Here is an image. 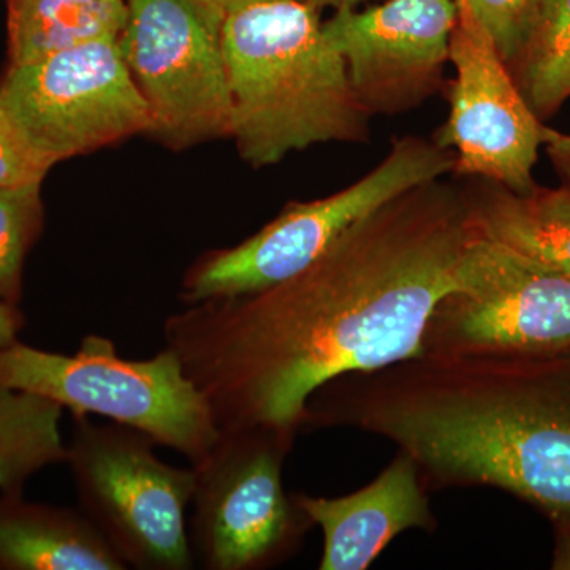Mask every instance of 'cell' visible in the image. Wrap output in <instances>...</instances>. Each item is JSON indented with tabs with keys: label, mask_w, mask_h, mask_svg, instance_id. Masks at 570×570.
Masks as SVG:
<instances>
[{
	"label": "cell",
	"mask_w": 570,
	"mask_h": 570,
	"mask_svg": "<svg viewBox=\"0 0 570 570\" xmlns=\"http://www.w3.org/2000/svg\"><path fill=\"white\" fill-rule=\"evenodd\" d=\"M474 236L466 194L423 184L348 227L298 275L171 314L165 347L220 430L296 434L328 382L420 355Z\"/></svg>",
	"instance_id": "cell-1"
},
{
	"label": "cell",
	"mask_w": 570,
	"mask_h": 570,
	"mask_svg": "<svg viewBox=\"0 0 570 570\" xmlns=\"http://www.w3.org/2000/svg\"><path fill=\"white\" fill-rule=\"evenodd\" d=\"M305 426L376 434L428 491L491 487L570 527V352L417 355L347 374L311 396Z\"/></svg>",
	"instance_id": "cell-2"
},
{
	"label": "cell",
	"mask_w": 570,
	"mask_h": 570,
	"mask_svg": "<svg viewBox=\"0 0 570 570\" xmlns=\"http://www.w3.org/2000/svg\"><path fill=\"white\" fill-rule=\"evenodd\" d=\"M232 137L254 168L324 142H367L371 115L307 0H253L224 24Z\"/></svg>",
	"instance_id": "cell-3"
},
{
	"label": "cell",
	"mask_w": 570,
	"mask_h": 570,
	"mask_svg": "<svg viewBox=\"0 0 570 570\" xmlns=\"http://www.w3.org/2000/svg\"><path fill=\"white\" fill-rule=\"evenodd\" d=\"M0 387L47 397L71 415H100L134 428L197 463L220 434L212 406L164 347L146 360L119 356L102 335H86L75 355L13 341L0 347Z\"/></svg>",
	"instance_id": "cell-4"
},
{
	"label": "cell",
	"mask_w": 570,
	"mask_h": 570,
	"mask_svg": "<svg viewBox=\"0 0 570 570\" xmlns=\"http://www.w3.org/2000/svg\"><path fill=\"white\" fill-rule=\"evenodd\" d=\"M67 445L81 512L92 521L127 568L190 570L186 513L194 469L165 463L141 431L121 423H94L73 415Z\"/></svg>",
	"instance_id": "cell-5"
},
{
	"label": "cell",
	"mask_w": 570,
	"mask_h": 570,
	"mask_svg": "<svg viewBox=\"0 0 570 570\" xmlns=\"http://www.w3.org/2000/svg\"><path fill=\"white\" fill-rule=\"evenodd\" d=\"M455 170V154L436 140L396 138L374 170L346 189L292 202L272 223L234 247L198 258L183 281L186 305L253 294L298 275L348 227L414 187Z\"/></svg>",
	"instance_id": "cell-6"
},
{
	"label": "cell",
	"mask_w": 570,
	"mask_h": 570,
	"mask_svg": "<svg viewBox=\"0 0 570 570\" xmlns=\"http://www.w3.org/2000/svg\"><path fill=\"white\" fill-rule=\"evenodd\" d=\"M295 436L266 428L220 430L193 464L189 539L202 568L268 569L298 550L313 523L284 490V460Z\"/></svg>",
	"instance_id": "cell-7"
},
{
	"label": "cell",
	"mask_w": 570,
	"mask_h": 570,
	"mask_svg": "<svg viewBox=\"0 0 570 570\" xmlns=\"http://www.w3.org/2000/svg\"><path fill=\"white\" fill-rule=\"evenodd\" d=\"M220 0H129L119 48L151 115V135L174 149L232 137V94Z\"/></svg>",
	"instance_id": "cell-8"
},
{
	"label": "cell",
	"mask_w": 570,
	"mask_h": 570,
	"mask_svg": "<svg viewBox=\"0 0 570 570\" xmlns=\"http://www.w3.org/2000/svg\"><path fill=\"white\" fill-rule=\"evenodd\" d=\"M570 352V279L475 232L459 284L434 307L420 355Z\"/></svg>",
	"instance_id": "cell-9"
},
{
	"label": "cell",
	"mask_w": 570,
	"mask_h": 570,
	"mask_svg": "<svg viewBox=\"0 0 570 570\" xmlns=\"http://www.w3.org/2000/svg\"><path fill=\"white\" fill-rule=\"evenodd\" d=\"M118 39L10 66L0 81V108L52 165L151 132Z\"/></svg>",
	"instance_id": "cell-10"
},
{
	"label": "cell",
	"mask_w": 570,
	"mask_h": 570,
	"mask_svg": "<svg viewBox=\"0 0 570 570\" xmlns=\"http://www.w3.org/2000/svg\"><path fill=\"white\" fill-rule=\"evenodd\" d=\"M455 2L449 52L455 78L436 141L455 154L453 174L528 193L535 186L532 171L546 126L474 11L464 0Z\"/></svg>",
	"instance_id": "cell-11"
},
{
	"label": "cell",
	"mask_w": 570,
	"mask_h": 570,
	"mask_svg": "<svg viewBox=\"0 0 570 570\" xmlns=\"http://www.w3.org/2000/svg\"><path fill=\"white\" fill-rule=\"evenodd\" d=\"M455 21V0H389L365 11L336 10L324 32L363 107L373 116L400 115L444 85Z\"/></svg>",
	"instance_id": "cell-12"
},
{
	"label": "cell",
	"mask_w": 570,
	"mask_h": 570,
	"mask_svg": "<svg viewBox=\"0 0 570 570\" xmlns=\"http://www.w3.org/2000/svg\"><path fill=\"white\" fill-rule=\"evenodd\" d=\"M295 499L324 534L321 570H365L401 532L436 527L425 483L403 452L355 493L341 498L299 493Z\"/></svg>",
	"instance_id": "cell-13"
},
{
	"label": "cell",
	"mask_w": 570,
	"mask_h": 570,
	"mask_svg": "<svg viewBox=\"0 0 570 570\" xmlns=\"http://www.w3.org/2000/svg\"><path fill=\"white\" fill-rule=\"evenodd\" d=\"M81 510L0 493V570H124Z\"/></svg>",
	"instance_id": "cell-14"
},
{
	"label": "cell",
	"mask_w": 570,
	"mask_h": 570,
	"mask_svg": "<svg viewBox=\"0 0 570 570\" xmlns=\"http://www.w3.org/2000/svg\"><path fill=\"white\" fill-rule=\"evenodd\" d=\"M466 200L482 238L570 279L569 186L547 189L535 184L528 193H515L487 181L466 194Z\"/></svg>",
	"instance_id": "cell-15"
},
{
	"label": "cell",
	"mask_w": 570,
	"mask_h": 570,
	"mask_svg": "<svg viewBox=\"0 0 570 570\" xmlns=\"http://www.w3.org/2000/svg\"><path fill=\"white\" fill-rule=\"evenodd\" d=\"M10 66L121 36L129 0H7Z\"/></svg>",
	"instance_id": "cell-16"
},
{
	"label": "cell",
	"mask_w": 570,
	"mask_h": 570,
	"mask_svg": "<svg viewBox=\"0 0 570 570\" xmlns=\"http://www.w3.org/2000/svg\"><path fill=\"white\" fill-rule=\"evenodd\" d=\"M62 411L47 397L0 387V493H22L33 474L66 461Z\"/></svg>",
	"instance_id": "cell-17"
},
{
	"label": "cell",
	"mask_w": 570,
	"mask_h": 570,
	"mask_svg": "<svg viewBox=\"0 0 570 570\" xmlns=\"http://www.w3.org/2000/svg\"><path fill=\"white\" fill-rule=\"evenodd\" d=\"M41 184L0 187V299L18 306L26 257L43 225Z\"/></svg>",
	"instance_id": "cell-18"
},
{
	"label": "cell",
	"mask_w": 570,
	"mask_h": 570,
	"mask_svg": "<svg viewBox=\"0 0 570 570\" xmlns=\"http://www.w3.org/2000/svg\"><path fill=\"white\" fill-rule=\"evenodd\" d=\"M570 48V0H542L523 55L512 67L521 92L527 94Z\"/></svg>",
	"instance_id": "cell-19"
},
{
	"label": "cell",
	"mask_w": 570,
	"mask_h": 570,
	"mask_svg": "<svg viewBox=\"0 0 570 570\" xmlns=\"http://www.w3.org/2000/svg\"><path fill=\"white\" fill-rule=\"evenodd\" d=\"M512 69L530 41L542 0H464Z\"/></svg>",
	"instance_id": "cell-20"
},
{
	"label": "cell",
	"mask_w": 570,
	"mask_h": 570,
	"mask_svg": "<svg viewBox=\"0 0 570 570\" xmlns=\"http://www.w3.org/2000/svg\"><path fill=\"white\" fill-rule=\"evenodd\" d=\"M55 167L0 108V187L41 184Z\"/></svg>",
	"instance_id": "cell-21"
},
{
	"label": "cell",
	"mask_w": 570,
	"mask_h": 570,
	"mask_svg": "<svg viewBox=\"0 0 570 570\" xmlns=\"http://www.w3.org/2000/svg\"><path fill=\"white\" fill-rule=\"evenodd\" d=\"M528 104L540 119L553 115L570 99V48L564 56L530 91Z\"/></svg>",
	"instance_id": "cell-22"
},
{
	"label": "cell",
	"mask_w": 570,
	"mask_h": 570,
	"mask_svg": "<svg viewBox=\"0 0 570 570\" xmlns=\"http://www.w3.org/2000/svg\"><path fill=\"white\" fill-rule=\"evenodd\" d=\"M542 146H546L551 163L560 171L562 178L570 187V135L546 127L543 129Z\"/></svg>",
	"instance_id": "cell-23"
},
{
	"label": "cell",
	"mask_w": 570,
	"mask_h": 570,
	"mask_svg": "<svg viewBox=\"0 0 570 570\" xmlns=\"http://www.w3.org/2000/svg\"><path fill=\"white\" fill-rule=\"evenodd\" d=\"M24 326V317L18 306L0 299V347L17 341L18 333Z\"/></svg>",
	"instance_id": "cell-24"
},
{
	"label": "cell",
	"mask_w": 570,
	"mask_h": 570,
	"mask_svg": "<svg viewBox=\"0 0 570 570\" xmlns=\"http://www.w3.org/2000/svg\"><path fill=\"white\" fill-rule=\"evenodd\" d=\"M307 2L316 6L317 9H325V7H332L335 10L343 9H355L358 3H362L363 0H307Z\"/></svg>",
	"instance_id": "cell-25"
},
{
	"label": "cell",
	"mask_w": 570,
	"mask_h": 570,
	"mask_svg": "<svg viewBox=\"0 0 570 570\" xmlns=\"http://www.w3.org/2000/svg\"><path fill=\"white\" fill-rule=\"evenodd\" d=\"M220 2H223L228 10L232 9V7L242 6V3L253 2V0H220Z\"/></svg>",
	"instance_id": "cell-26"
}]
</instances>
